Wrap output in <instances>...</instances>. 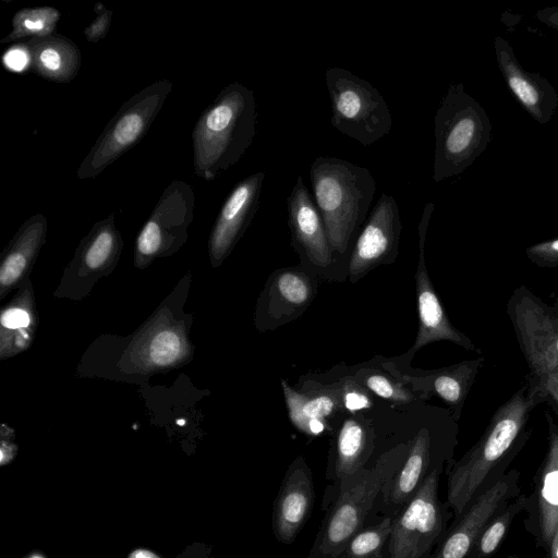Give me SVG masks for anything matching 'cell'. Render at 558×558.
<instances>
[{"label": "cell", "mask_w": 558, "mask_h": 558, "mask_svg": "<svg viewBox=\"0 0 558 558\" xmlns=\"http://www.w3.org/2000/svg\"><path fill=\"white\" fill-rule=\"evenodd\" d=\"M545 403L525 378L521 387L490 417L473 447L448 468L447 502L453 518L506 472L531 435L526 424L533 409Z\"/></svg>", "instance_id": "6da1fadb"}, {"label": "cell", "mask_w": 558, "mask_h": 558, "mask_svg": "<svg viewBox=\"0 0 558 558\" xmlns=\"http://www.w3.org/2000/svg\"><path fill=\"white\" fill-rule=\"evenodd\" d=\"M256 124L253 90L239 82L223 87L201 113L192 131L196 175L213 181L234 166L251 146Z\"/></svg>", "instance_id": "7a4b0ae2"}, {"label": "cell", "mask_w": 558, "mask_h": 558, "mask_svg": "<svg viewBox=\"0 0 558 558\" xmlns=\"http://www.w3.org/2000/svg\"><path fill=\"white\" fill-rule=\"evenodd\" d=\"M310 180L331 250L344 254L366 221L376 191L374 177L365 167L337 157L319 156L311 163Z\"/></svg>", "instance_id": "3957f363"}, {"label": "cell", "mask_w": 558, "mask_h": 558, "mask_svg": "<svg viewBox=\"0 0 558 558\" xmlns=\"http://www.w3.org/2000/svg\"><path fill=\"white\" fill-rule=\"evenodd\" d=\"M408 446L383 454L371 468L345 480L325 514L307 558H342L350 541L367 522L383 486L403 464Z\"/></svg>", "instance_id": "277c9868"}, {"label": "cell", "mask_w": 558, "mask_h": 558, "mask_svg": "<svg viewBox=\"0 0 558 558\" xmlns=\"http://www.w3.org/2000/svg\"><path fill=\"white\" fill-rule=\"evenodd\" d=\"M434 133L433 180L438 183L461 174L487 148L492 122L463 83H458L448 87L439 104Z\"/></svg>", "instance_id": "5b68a950"}, {"label": "cell", "mask_w": 558, "mask_h": 558, "mask_svg": "<svg viewBox=\"0 0 558 558\" xmlns=\"http://www.w3.org/2000/svg\"><path fill=\"white\" fill-rule=\"evenodd\" d=\"M506 313L529 367L526 378L558 415V315L523 284L510 295Z\"/></svg>", "instance_id": "8992f818"}, {"label": "cell", "mask_w": 558, "mask_h": 558, "mask_svg": "<svg viewBox=\"0 0 558 558\" xmlns=\"http://www.w3.org/2000/svg\"><path fill=\"white\" fill-rule=\"evenodd\" d=\"M172 88V83L162 78L124 101L78 166L77 178L97 177L137 144L148 132Z\"/></svg>", "instance_id": "52a82bcc"}, {"label": "cell", "mask_w": 558, "mask_h": 558, "mask_svg": "<svg viewBox=\"0 0 558 558\" xmlns=\"http://www.w3.org/2000/svg\"><path fill=\"white\" fill-rule=\"evenodd\" d=\"M325 81L335 129L365 147L390 132L389 107L371 83L338 66L326 71Z\"/></svg>", "instance_id": "ba28073f"}, {"label": "cell", "mask_w": 558, "mask_h": 558, "mask_svg": "<svg viewBox=\"0 0 558 558\" xmlns=\"http://www.w3.org/2000/svg\"><path fill=\"white\" fill-rule=\"evenodd\" d=\"M442 471L434 470L395 518L381 558H430L453 519L448 502L438 494Z\"/></svg>", "instance_id": "9c48e42d"}, {"label": "cell", "mask_w": 558, "mask_h": 558, "mask_svg": "<svg viewBox=\"0 0 558 558\" xmlns=\"http://www.w3.org/2000/svg\"><path fill=\"white\" fill-rule=\"evenodd\" d=\"M195 195L193 187L181 180L172 181L162 192L154 210L136 239V265L177 251L187 238L193 220Z\"/></svg>", "instance_id": "30bf717a"}, {"label": "cell", "mask_w": 558, "mask_h": 558, "mask_svg": "<svg viewBox=\"0 0 558 558\" xmlns=\"http://www.w3.org/2000/svg\"><path fill=\"white\" fill-rule=\"evenodd\" d=\"M456 442L436 446L428 429L422 428L408 444L403 464L383 486L369 517L396 518L408 506L425 478L451 462Z\"/></svg>", "instance_id": "8fae6325"}, {"label": "cell", "mask_w": 558, "mask_h": 558, "mask_svg": "<svg viewBox=\"0 0 558 558\" xmlns=\"http://www.w3.org/2000/svg\"><path fill=\"white\" fill-rule=\"evenodd\" d=\"M518 470H510L481 492L453 518L430 558H464L487 523L513 498L519 496Z\"/></svg>", "instance_id": "7c38bea8"}, {"label": "cell", "mask_w": 558, "mask_h": 558, "mask_svg": "<svg viewBox=\"0 0 558 558\" xmlns=\"http://www.w3.org/2000/svg\"><path fill=\"white\" fill-rule=\"evenodd\" d=\"M401 230L396 198L381 193L353 246L349 260L351 282L357 281L376 266L395 259Z\"/></svg>", "instance_id": "4fadbf2b"}, {"label": "cell", "mask_w": 558, "mask_h": 558, "mask_svg": "<svg viewBox=\"0 0 558 558\" xmlns=\"http://www.w3.org/2000/svg\"><path fill=\"white\" fill-rule=\"evenodd\" d=\"M433 210L434 203H427L418 223V263L415 272L418 330L409 353L413 354L418 349L440 340H447L465 350L474 351L476 350L474 342L450 323L426 269L424 244Z\"/></svg>", "instance_id": "5bb4252c"}, {"label": "cell", "mask_w": 558, "mask_h": 558, "mask_svg": "<svg viewBox=\"0 0 558 558\" xmlns=\"http://www.w3.org/2000/svg\"><path fill=\"white\" fill-rule=\"evenodd\" d=\"M544 416L548 427V447L536 474L533 493L527 496L525 527L537 546L546 549L558 526V423L548 411Z\"/></svg>", "instance_id": "9a60e30c"}, {"label": "cell", "mask_w": 558, "mask_h": 558, "mask_svg": "<svg viewBox=\"0 0 558 558\" xmlns=\"http://www.w3.org/2000/svg\"><path fill=\"white\" fill-rule=\"evenodd\" d=\"M315 500L313 475L303 457L288 466L274 501L271 527L275 538L292 544L311 517Z\"/></svg>", "instance_id": "2e32d148"}, {"label": "cell", "mask_w": 558, "mask_h": 558, "mask_svg": "<svg viewBox=\"0 0 558 558\" xmlns=\"http://www.w3.org/2000/svg\"><path fill=\"white\" fill-rule=\"evenodd\" d=\"M265 177L260 171L244 178L226 198L209 238V255L214 265H219L229 255L253 219Z\"/></svg>", "instance_id": "e0dca14e"}, {"label": "cell", "mask_w": 558, "mask_h": 558, "mask_svg": "<svg viewBox=\"0 0 558 558\" xmlns=\"http://www.w3.org/2000/svg\"><path fill=\"white\" fill-rule=\"evenodd\" d=\"M494 47L497 65L512 95L536 122L548 123L558 108V94L554 86L538 72L526 71L501 36L495 37Z\"/></svg>", "instance_id": "ac0fdd59"}, {"label": "cell", "mask_w": 558, "mask_h": 558, "mask_svg": "<svg viewBox=\"0 0 558 558\" xmlns=\"http://www.w3.org/2000/svg\"><path fill=\"white\" fill-rule=\"evenodd\" d=\"M315 294L310 277L299 268L275 271L259 298L258 327L277 328L300 316Z\"/></svg>", "instance_id": "d6986e66"}, {"label": "cell", "mask_w": 558, "mask_h": 558, "mask_svg": "<svg viewBox=\"0 0 558 558\" xmlns=\"http://www.w3.org/2000/svg\"><path fill=\"white\" fill-rule=\"evenodd\" d=\"M288 223L293 244L319 267L332 264V250L320 213L301 174L287 198Z\"/></svg>", "instance_id": "ffe728a7"}, {"label": "cell", "mask_w": 558, "mask_h": 558, "mask_svg": "<svg viewBox=\"0 0 558 558\" xmlns=\"http://www.w3.org/2000/svg\"><path fill=\"white\" fill-rule=\"evenodd\" d=\"M374 449V439L366 424L357 418L345 420L336 437L333 457L329 461L323 509L333 499L340 485L366 468Z\"/></svg>", "instance_id": "44dd1931"}, {"label": "cell", "mask_w": 558, "mask_h": 558, "mask_svg": "<svg viewBox=\"0 0 558 558\" xmlns=\"http://www.w3.org/2000/svg\"><path fill=\"white\" fill-rule=\"evenodd\" d=\"M25 44L31 58L29 72L58 83H69L78 74L81 51L70 38L52 34L31 38Z\"/></svg>", "instance_id": "7402d4cb"}, {"label": "cell", "mask_w": 558, "mask_h": 558, "mask_svg": "<svg viewBox=\"0 0 558 558\" xmlns=\"http://www.w3.org/2000/svg\"><path fill=\"white\" fill-rule=\"evenodd\" d=\"M47 231V219L36 214L27 219L8 246L0 266L2 294L11 289L25 274L35 259Z\"/></svg>", "instance_id": "603a6c76"}, {"label": "cell", "mask_w": 558, "mask_h": 558, "mask_svg": "<svg viewBox=\"0 0 558 558\" xmlns=\"http://www.w3.org/2000/svg\"><path fill=\"white\" fill-rule=\"evenodd\" d=\"M484 362L485 357L478 356L428 373L424 377L429 383V390L449 407L456 421L461 415L465 399Z\"/></svg>", "instance_id": "cb8c5ba5"}, {"label": "cell", "mask_w": 558, "mask_h": 558, "mask_svg": "<svg viewBox=\"0 0 558 558\" xmlns=\"http://www.w3.org/2000/svg\"><path fill=\"white\" fill-rule=\"evenodd\" d=\"M281 386L289 417L292 424L305 434L311 421H325L339 410L342 402L341 389L322 388L299 392L284 380L281 381Z\"/></svg>", "instance_id": "d4e9b609"}, {"label": "cell", "mask_w": 558, "mask_h": 558, "mask_svg": "<svg viewBox=\"0 0 558 558\" xmlns=\"http://www.w3.org/2000/svg\"><path fill=\"white\" fill-rule=\"evenodd\" d=\"M121 244L120 233L114 226V216L110 215L98 221L81 245L84 267L88 270L105 268L118 256Z\"/></svg>", "instance_id": "484cf974"}, {"label": "cell", "mask_w": 558, "mask_h": 558, "mask_svg": "<svg viewBox=\"0 0 558 558\" xmlns=\"http://www.w3.org/2000/svg\"><path fill=\"white\" fill-rule=\"evenodd\" d=\"M527 504L526 495L509 501L484 527L464 558H490L508 534L514 518Z\"/></svg>", "instance_id": "4316f807"}, {"label": "cell", "mask_w": 558, "mask_h": 558, "mask_svg": "<svg viewBox=\"0 0 558 558\" xmlns=\"http://www.w3.org/2000/svg\"><path fill=\"white\" fill-rule=\"evenodd\" d=\"M61 17L53 7H34L19 10L12 17V31L0 43L9 44L24 37L52 35Z\"/></svg>", "instance_id": "83f0119b"}, {"label": "cell", "mask_w": 558, "mask_h": 558, "mask_svg": "<svg viewBox=\"0 0 558 558\" xmlns=\"http://www.w3.org/2000/svg\"><path fill=\"white\" fill-rule=\"evenodd\" d=\"M393 520L390 517H369L350 541L342 558H381Z\"/></svg>", "instance_id": "f1b7e54d"}, {"label": "cell", "mask_w": 558, "mask_h": 558, "mask_svg": "<svg viewBox=\"0 0 558 558\" xmlns=\"http://www.w3.org/2000/svg\"><path fill=\"white\" fill-rule=\"evenodd\" d=\"M1 326L3 330L11 331L9 333V344L11 352L13 348L15 350L24 349L29 340L31 331L28 330L32 326V315L22 305H12L5 308L1 314Z\"/></svg>", "instance_id": "f546056e"}, {"label": "cell", "mask_w": 558, "mask_h": 558, "mask_svg": "<svg viewBox=\"0 0 558 558\" xmlns=\"http://www.w3.org/2000/svg\"><path fill=\"white\" fill-rule=\"evenodd\" d=\"M183 342L174 331L165 330L156 335L149 344L150 361L158 366L174 363L182 355Z\"/></svg>", "instance_id": "4dcf8cb0"}, {"label": "cell", "mask_w": 558, "mask_h": 558, "mask_svg": "<svg viewBox=\"0 0 558 558\" xmlns=\"http://www.w3.org/2000/svg\"><path fill=\"white\" fill-rule=\"evenodd\" d=\"M364 384L368 390L378 397L399 403H409L414 396L402 384L380 373H369L364 376Z\"/></svg>", "instance_id": "1f68e13d"}, {"label": "cell", "mask_w": 558, "mask_h": 558, "mask_svg": "<svg viewBox=\"0 0 558 558\" xmlns=\"http://www.w3.org/2000/svg\"><path fill=\"white\" fill-rule=\"evenodd\" d=\"M525 254L538 267H557L558 238L533 244L525 250Z\"/></svg>", "instance_id": "d6a6232c"}, {"label": "cell", "mask_w": 558, "mask_h": 558, "mask_svg": "<svg viewBox=\"0 0 558 558\" xmlns=\"http://www.w3.org/2000/svg\"><path fill=\"white\" fill-rule=\"evenodd\" d=\"M341 401L350 412L368 409L373 405L368 393L354 380L347 381L341 388Z\"/></svg>", "instance_id": "836d02e7"}, {"label": "cell", "mask_w": 558, "mask_h": 558, "mask_svg": "<svg viewBox=\"0 0 558 558\" xmlns=\"http://www.w3.org/2000/svg\"><path fill=\"white\" fill-rule=\"evenodd\" d=\"M94 10L97 13V16L84 29V35L89 43L96 44L108 34L113 12L100 2L96 3Z\"/></svg>", "instance_id": "e575fe53"}, {"label": "cell", "mask_w": 558, "mask_h": 558, "mask_svg": "<svg viewBox=\"0 0 558 558\" xmlns=\"http://www.w3.org/2000/svg\"><path fill=\"white\" fill-rule=\"evenodd\" d=\"M4 66L12 72L28 71L31 58L26 44L12 45L3 54Z\"/></svg>", "instance_id": "d590c367"}, {"label": "cell", "mask_w": 558, "mask_h": 558, "mask_svg": "<svg viewBox=\"0 0 558 558\" xmlns=\"http://www.w3.org/2000/svg\"><path fill=\"white\" fill-rule=\"evenodd\" d=\"M536 20L558 32V7H546L535 13Z\"/></svg>", "instance_id": "8d00e7d4"}, {"label": "cell", "mask_w": 558, "mask_h": 558, "mask_svg": "<svg viewBox=\"0 0 558 558\" xmlns=\"http://www.w3.org/2000/svg\"><path fill=\"white\" fill-rule=\"evenodd\" d=\"M546 550V558H558V526L555 530Z\"/></svg>", "instance_id": "74e56055"}, {"label": "cell", "mask_w": 558, "mask_h": 558, "mask_svg": "<svg viewBox=\"0 0 558 558\" xmlns=\"http://www.w3.org/2000/svg\"><path fill=\"white\" fill-rule=\"evenodd\" d=\"M130 558H158V557H156L155 555H153L149 551L140 550V551H135L132 555V557L130 556Z\"/></svg>", "instance_id": "f35d334b"}, {"label": "cell", "mask_w": 558, "mask_h": 558, "mask_svg": "<svg viewBox=\"0 0 558 558\" xmlns=\"http://www.w3.org/2000/svg\"><path fill=\"white\" fill-rule=\"evenodd\" d=\"M553 308H554L555 313L558 315V296L556 298V300L553 304Z\"/></svg>", "instance_id": "ab89813d"}, {"label": "cell", "mask_w": 558, "mask_h": 558, "mask_svg": "<svg viewBox=\"0 0 558 558\" xmlns=\"http://www.w3.org/2000/svg\"><path fill=\"white\" fill-rule=\"evenodd\" d=\"M505 558H519V557H518V556H512V555H510V556H507V557H505Z\"/></svg>", "instance_id": "60d3db41"}, {"label": "cell", "mask_w": 558, "mask_h": 558, "mask_svg": "<svg viewBox=\"0 0 558 558\" xmlns=\"http://www.w3.org/2000/svg\"><path fill=\"white\" fill-rule=\"evenodd\" d=\"M178 424H179V425H183V424H184V421L179 420V421H178Z\"/></svg>", "instance_id": "b9f144b4"}]
</instances>
